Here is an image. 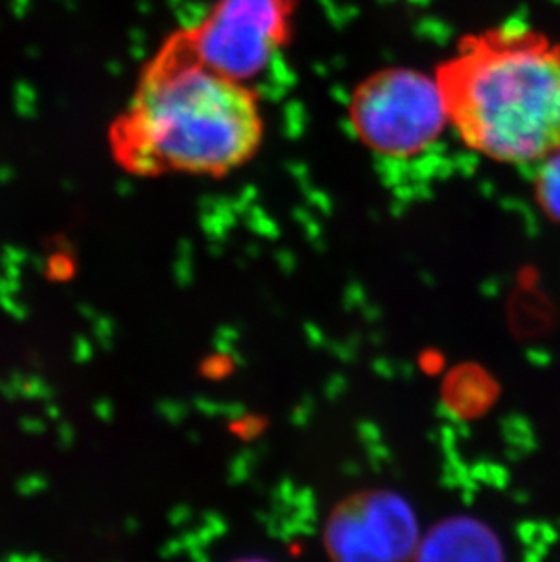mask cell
I'll use <instances>...</instances> for the list:
<instances>
[{
  "label": "cell",
  "mask_w": 560,
  "mask_h": 562,
  "mask_svg": "<svg viewBox=\"0 0 560 562\" xmlns=\"http://www.w3.org/2000/svg\"><path fill=\"white\" fill-rule=\"evenodd\" d=\"M262 138L265 117L251 86L208 68L173 33L110 127L119 165L143 177H223L248 165Z\"/></svg>",
  "instance_id": "cell-1"
},
{
  "label": "cell",
  "mask_w": 560,
  "mask_h": 562,
  "mask_svg": "<svg viewBox=\"0 0 560 562\" xmlns=\"http://www.w3.org/2000/svg\"><path fill=\"white\" fill-rule=\"evenodd\" d=\"M451 126L473 151L535 162L560 148V48L529 33L466 38L437 69Z\"/></svg>",
  "instance_id": "cell-2"
},
{
  "label": "cell",
  "mask_w": 560,
  "mask_h": 562,
  "mask_svg": "<svg viewBox=\"0 0 560 562\" xmlns=\"http://www.w3.org/2000/svg\"><path fill=\"white\" fill-rule=\"evenodd\" d=\"M348 119L371 154L395 160L428 151L451 126L437 77L396 66L377 69L355 86Z\"/></svg>",
  "instance_id": "cell-3"
},
{
  "label": "cell",
  "mask_w": 560,
  "mask_h": 562,
  "mask_svg": "<svg viewBox=\"0 0 560 562\" xmlns=\"http://www.w3.org/2000/svg\"><path fill=\"white\" fill-rule=\"evenodd\" d=\"M295 11L296 0H215L173 35L208 68L249 82L290 44Z\"/></svg>",
  "instance_id": "cell-4"
},
{
  "label": "cell",
  "mask_w": 560,
  "mask_h": 562,
  "mask_svg": "<svg viewBox=\"0 0 560 562\" xmlns=\"http://www.w3.org/2000/svg\"><path fill=\"white\" fill-rule=\"evenodd\" d=\"M421 544L412 506L392 492H366L340 504L326 526V548L340 561H401Z\"/></svg>",
  "instance_id": "cell-5"
},
{
  "label": "cell",
  "mask_w": 560,
  "mask_h": 562,
  "mask_svg": "<svg viewBox=\"0 0 560 562\" xmlns=\"http://www.w3.org/2000/svg\"><path fill=\"white\" fill-rule=\"evenodd\" d=\"M418 558L484 561L497 559V537L473 519H451L429 531L418 544Z\"/></svg>",
  "instance_id": "cell-6"
},
{
  "label": "cell",
  "mask_w": 560,
  "mask_h": 562,
  "mask_svg": "<svg viewBox=\"0 0 560 562\" xmlns=\"http://www.w3.org/2000/svg\"><path fill=\"white\" fill-rule=\"evenodd\" d=\"M537 196L545 212L560 223V148L542 159L537 173Z\"/></svg>",
  "instance_id": "cell-7"
}]
</instances>
